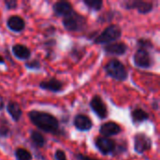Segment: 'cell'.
<instances>
[{"label": "cell", "mask_w": 160, "mask_h": 160, "mask_svg": "<svg viewBox=\"0 0 160 160\" xmlns=\"http://www.w3.org/2000/svg\"><path fill=\"white\" fill-rule=\"evenodd\" d=\"M31 122L38 127L39 129L49 132V133H55L59 128V122L58 120L52 114L45 112H38V111H32L28 114Z\"/></svg>", "instance_id": "cell-1"}, {"label": "cell", "mask_w": 160, "mask_h": 160, "mask_svg": "<svg viewBox=\"0 0 160 160\" xmlns=\"http://www.w3.org/2000/svg\"><path fill=\"white\" fill-rule=\"evenodd\" d=\"M105 70L110 77H112L117 81H125L128 78L127 68L117 59H112L106 65Z\"/></svg>", "instance_id": "cell-2"}, {"label": "cell", "mask_w": 160, "mask_h": 160, "mask_svg": "<svg viewBox=\"0 0 160 160\" xmlns=\"http://www.w3.org/2000/svg\"><path fill=\"white\" fill-rule=\"evenodd\" d=\"M122 35L121 28L116 24H112L108 26L98 37L96 38L95 43L97 44H106L118 39Z\"/></svg>", "instance_id": "cell-3"}, {"label": "cell", "mask_w": 160, "mask_h": 160, "mask_svg": "<svg viewBox=\"0 0 160 160\" xmlns=\"http://www.w3.org/2000/svg\"><path fill=\"white\" fill-rule=\"evenodd\" d=\"M85 18L74 10L64 17L63 25L68 31H78L85 24Z\"/></svg>", "instance_id": "cell-4"}, {"label": "cell", "mask_w": 160, "mask_h": 160, "mask_svg": "<svg viewBox=\"0 0 160 160\" xmlns=\"http://www.w3.org/2000/svg\"><path fill=\"white\" fill-rule=\"evenodd\" d=\"M134 63L138 68H150L152 65V61L149 52L145 49H139L134 54Z\"/></svg>", "instance_id": "cell-5"}, {"label": "cell", "mask_w": 160, "mask_h": 160, "mask_svg": "<svg viewBox=\"0 0 160 160\" xmlns=\"http://www.w3.org/2000/svg\"><path fill=\"white\" fill-rule=\"evenodd\" d=\"M152 146L151 140L142 133L137 134L134 138V148L135 151L139 154H142L145 151H148Z\"/></svg>", "instance_id": "cell-6"}, {"label": "cell", "mask_w": 160, "mask_h": 160, "mask_svg": "<svg viewBox=\"0 0 160 160\" xmlns=\"http://www.w3.org/2000/svg\"><path fill=\"white\" fill-rule=\"evenodd\" d=\"M90 106L92 108V110L96 112V114L101 118V119H104L107 117L108 115V110H107V107L105 105V103L103 102L102 98L99 97V96H95L91 102H90Z\"/></svg>", "instance_id": "cell-7"}, {"label": "cell", "mask_w": 160, "mask_h": 160, "mask_svg": "<svg viewBox=\"0 0 160 160\" xmlns=\"http://www.w3.org/2000/svg\"><path fill=\"white\" fill-rule=\"evenodd\" d=\"M96 146L98 149L103 154V155H108L112 153L114 148H115V143L112 140L106 138V137H101L98 138L96 141Z\"/></svg>", "instance_id": "cell-8"}, {"label": "cell", "mask_w": 160, "mask_h": 160, "mask_svg": "<svg viewBox=\"0 0 160 160\" xmlns=\"http://www.w3.org/2000/svg\"><path fill=\"white\" fill-rule=\"evenodd\" d=\"M127 8H136L140 13H149L153 9V4L145 1H128L126 4Z\"/></svg>", "instance_id": "cell-9"}, {"label": "cell", "mask_w": 160, "mask_h": 160, "mask_svg": "<svg viewBox=\"0 0 160 160\" xmlns=\"http://www.w3.org/2000/svg\"><path fill=\"white\" fill-rule=\"evenodd\" d=\"M99 132L102 135H104L106 138H108V137L119 134L121 132V128L118 124H116L114 122H108V123L103 124L100 127Z\"/></svg>", "instance_id": "cell-10"}, {"label": "cell", "mask_w": 160, "mask_h": 160, "mask_svg": "<svg viewBox=\"0 0 160 160\" xmlns=\"http://www.w3.org/2000/svg\"><path fill=\"white\" fill-rule=\"evenodd\" d=\"M74 126L77 129L81 131H86L91 129V128L93 127V123L88 116L79 114L74 119Z\"/></svg>", "instance_id": "cell-11"}, {"label": "cell", "mask_w": 160, "mask_h": 160, "mask_svg": "<svg viewBox=\"0 0 160 160\" xmlns=\"http://www.w3.org/2000/svg\"><path fill=\"white\" fill-rule=\"evenodd\" d=\"M53 11L57 16H67L73 11L72 5L67 1H58L53 5Z\"/></svg>", "instance_id": "cell-12"}, {"label": "cell", "mask_w": 160, "mask_h": 160, "mask_svg": "<svg viewBox=\"0 0 160 160\" xmlns=\"http://www.w3.org/2000/svg\"><path fill=\"white\" fill-rule=\"evenodd\" d=\"M39 87L51 92H60L63 88V82L55 78L50 79L48 81H43L39 83Z\"/></svg>", "instance_id": "cell-13"}, {"label": "cell", "mask_w": 160, "mask_h": 160, "mask_svg": "<svg viewBox=\"0 0 160 160\" xmlns=\"http://www.w3.org/2000/svg\"><path fill=\"white\" fill-rule=\"evenodd\" d=\"M104 50L107 53H110V54L122 55L127 52L128 47L123 42H116V43H112V44L106 45L104 47Z\"/></svg>", "instance_id": "cell-14"}, {"label": "cell", "mask_w": 160, "mask_h": 160, "mask_svg": "<svg viewBox=\"0 0 160 160\" xmlns=\"http://www.w3.org/2000/svg\"><path fill=\"white\" fill-rule=\"evenodd\" d=\"M7 24H8V27L11 31H14V32H20L25 26V22H24L23 19L21 18L20 16H17V15L9 17Z\"/></svg>", "instance_id": "cell-15"}, {"label": "cell", "mask_w": 160, "mask_h": 160, "mask_svg": "<svg viewBox=\"0 0 160 160\" xmlns=\"http://www.w3.org/2000/svg\"><path fill=\"white\" fill-rule=\"evenodd\" d=\"M12 52L17 58L22 60H26L31 55L30 50L22 44H15L12 47Z\"/></svg>", "instance_id": "cell-16"}, {"label": "cell", "mask_w": 160, "mask_h": 160, "mask_svg": "<svg viewBox=\"0 0 160 160\" xmlns=\"http://www.w3.org/2000/svg\"><path fill=\"white\" fill-rule=\"evenodd\" d=\"M7 110H8V112L10 114V116L12 117V119L14 121H19L21 116H22V109L20 107V105L17 103V102H14V101H11L8 104V107H7Z\"/></svg>", "instance_id": "cell-17"}, {"label": "cell", "mask_w": 160, "mask_h": 160, "mask_svg": "<svg viewBox=\"0 0 160 160\" xmlns=\"http://www.w3.org/2000/svg\"><path fill=\"white\" fill-rule=\"evenodd\" d=\"M131 116H132L133 122H135V123H142V122H143L149 118L148 113L142 109L134 110L131 113Z\"/></svg>", "instance_id": "cell-18"}, {"label": "cell", "mask_w": 160, "mask_h": 160, "mask_svg": "<svg viewBox=\"0 0 160 160\" xmlns=\"http://www.w3.org/2000/svg\"><path fill=\"white\" fill-rule=\"evenodd\" d=\"M31 141L38 147H43L45 145V138L38 131H33L31 133Z\"/></svg>", "instance_id": "cell-19"}, {"label": "cell", "mask_w": 160, "mask_h": 160, "mask_svg": "<svg viewBox=\"0 0 160 160\" xmlns=\"http://www.w3.org/2000/svg\"><path fill=\"white\" fill-rule=\"evenodd\" d=\"M17 160H32V156L30 152L23 148H18L15 152Z\"/></svg>", "instance_id": "cell-20"}, {"label": "cell", "mask_w": 160, "mask_h": 160, "mask_svg": "<svg viewBox=\"0 0 160 160\" xmlns=\"http://www.w3.org/2000/svg\"><path fill=\"white\" fill-rule=\"evenodd\" d=\"M84 4L93 10H100L103 5L101 0H84Z\"/></svg>", "instance_id": "cell-21"}, {"label": "cell", "mask_w": 160, "mask_h": 160, "mask_svg": "<svg viewBox=\"0 0 160 160\" xmlns=\"http://www.w3.org/2000/svg\"><path fill=\"white\" fill-rule=\"evenodd\" d=\"M25 67H26L27 68H30V69H38V68H40V63H39L38 60L34 59V60H32V61L26 62V63H25Z\"/></svg>", "instance_id": "cell-22"}, {"label": "cell", "mask_w": 160, "mask_h": 160, "mask_svg": "<svg viewBox=\"0 0 160 160\" xmlns=\"http://www.w3.org/2000/svg\"><path fill=\"white\" fill-rule=\"evenodd\" d=\"M9 133V128L7 126L6 122L5 124H0V136L1 137H7Z\"/></svg>", "instance_id": "cell-23"}, {"label": "cell", "mask_w": 160, "mask_h": 160, "mask_svg": "<svg viewBox=\"0 0 160 160\" xmlns=\"http://www.w3.org/2000/svg\"><path fill=\"white\" fill-rule=\"evenodd\" d=\"M139 45L142 47L141 49H145V47H149V48H152V43L149 42L148 40H144V39H140L139 40Z\"/></svg>", "instance_id": "cell-24"}, {"label": "cell", "mask_w": 160, "mask_h": 160, "mask_svg": "<svg viewBox=\"0 0 160 160\" xmlns=\"http://www.w3.org/2000/svg\"><path fill=\"white\" fill-rule=\"evenodd\" d=\"M55 158H56V160H67L66 154L62 150H57L55 152Z\"/></svg>", "instance_id": "cell-25"}, {"label": "cell", "mask_w": 160, "mask_h": 160, "mask_svg": "<svg viewBox=\"0 0 160 160\" xmlns=\"http://www.w3.org/2000/svg\"><path fill=\"white\" fill-rule=\"evenodd\" d=\"M5 4L7 6V8L9 9V8H15L17 7V2L15 0H8V1H5Z\"/></svg>", "instance_id": "cell-26"}, {"label": "cell", "mask_w": 160, "mask_h": 160, "mask_svg": "<svg viewBox=\"0 0 160 160\" xmlns=\"http://www.w3.org/2000/svg\"><path fill=\"white\" fill-rule=\"evenodd\" d=\"M75 158L76 160H98L95 159V158H91L87 156H84V155H82V154H77L75 155Z\"/></svg>", "instance_id": "cell-27"}, {"label": "cell", "mask_w": 160, "mask_h": 160, "mask_svg": "<svg viewBox=\"0 0 160 160\" xmlns=\"http://www.w3.org/2000/svg\"><path fill=\"white\" fill-rule=\"evenodd\" d=\"M3 107H4V101H3L2 98L0 97V111L3 109Z\"/></svg>", "instance_id": "cell-28"}, {"label": "cell", "mask_w": 160, "mask_h": 160, "mask_svg": "<svg viewBox=\"0 0 160 160\" xmlns=\"http://www.w3.org/2000/svg\"><path fill=\"white\" fill-rule=\"evenodd\" d=\"M5 63V60H4V58L0 55V64H4Z\"/></svg>", "instance_id": "cell-29"}]
</instances>
